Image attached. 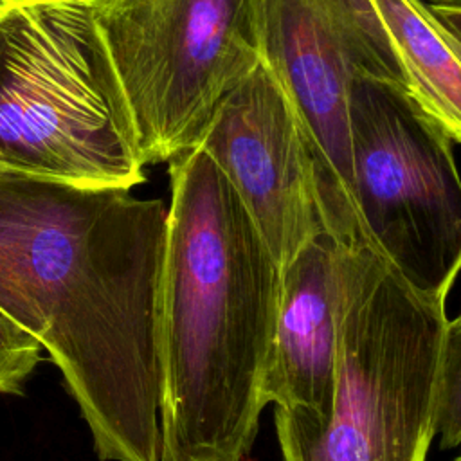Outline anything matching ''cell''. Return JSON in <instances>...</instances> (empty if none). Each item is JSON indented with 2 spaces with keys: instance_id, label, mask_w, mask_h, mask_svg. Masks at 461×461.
Listing matches in <instances>:
<instances>
[{
  "instance_id": "13",
  "label": "cell",
  "mask_w": 461,
  "mask_h": 461,
  "mask_svg": "<svg viewBox=\"0 0 461 461\" xmlns=\"http://www.w3.org/2000/svg\"><path fill=\"white\" fill-rule=\"evenodd\" d=\"M434 7L439 9H450V11H461V0H423Z\"/></svg>"
},
{
  "instance_id": "6",
  "label": "cell",
  "mask_w": 461,
  "mask_h": 461,
  "mask_svg": "<svg viewBox=\"0 0 461 461\" xmlns=\"http://www.w3.org/2000/svg\"><path fill=\"white\" fill-rule=\"evenodd\" d=\"M454 146L402 86L353 81L351 194L362 234L411 286L439 297L461 265Z\"/></svg>"
},
{
  "instance_id": "12",
  "label": "cell",
  "mask_w": 461,
  "mask_h": 461,
  "mask_svg": "<svg viewBox=\"0 0 461 461\" xmlns=\"http://www.w3.org/2000/svg\"><path fill=\"white\" fill-rule=\"evenodd\" d=\"M41 355V344L0 310V394H20Z\"/></svg>"
},
{
  "instance_id": "1",
  "label": "cell",
  "mask_w": 461,
  "mask_h": 461,
  "mask_svg": "<svg viewBox=\"0 0 461 461\" xmlns=\"http://www.w3.org/2000/svg\"><path fill=\"white\" fill-rule=\"evenodd\" d=\"M167 207L0 175V310L49 353L101 461H158Z\"/></svg>"
},
{
  "instance_id": "14",
  "label": "cell",
  "mask_w": 461,
  "mask_h": 461,
  "mask_svg": "<svg viewBox=\"0 0 461 461\" xmlns=\"http://www.w3.org/2000/svg\"><path fill=\"white\" fill-rule=\"evenodd\" d=\"M4 2H5V0H0V5H2V4H4Z\"/></svg>"
},
{
  "instance_id": "3",
  "label": "cell",
  "mask_w": 461,
  "mask_h": 461,
  "mask_svg": "<svg viewBox=\"0 0 461 461\" xmlns=\"http://www.w3.org/2000/svg\"><path fill=\"white\" fill-rule=\"evenodd\" d=\"M94 4L0 5V175L128 189L146 180Z\"/></svg>"
},
{
  "instance_id": "9",
  "label": "cell",
  "mask_w": 461,
  "mask_h": 461,
  "mask_svg": "<svg viewBox=\"0 0 461 461\" xmlns=\"http://www.w3.org/2000/svg\"><path fill=\"white\" fill-rule=\"evenodd\" d=\"M344 241L317 232L283 268L274 337L261 380V405L274 421L321 430L331 412Z\"/></svg>"
},
{
  "instance_id": "7",
  "label": "cell",
  "mask_w": 461,
  "mask_h": 461,
  "mask_svg": "<svg viewBox=\"0 0 461 461\" xmlns=\"http://www.w3.org/2000/svg\"><path fill=\"white\" fill-rule=\"evenodd\" d=\"M263 59L312 142L326 230L342 241L366 240L351 194V85L364 76L405 90L369 2L267 0Z\"/></svg>"
},
{
  "instance_id": "4",
  "label": "cell",
  "mask_w": 461,
  "mask_h": 461,
  "mask_svg": "<svg viewBox=\"0 0 461 461\" xmlns=\"http://www.w3.org/2000/svg\"><path fill=\"white\" fill-rule=\"evenodd\" d=\"M447 322V297L411 286L367 240L344 241L330 420L276 425L283 461H427Z\"/></svg>"
},
{
  "instance_id": "8",
  "label": "cell",
  "mask_w": 461,
  "mask_h": 461,
  "mask_svg": "<svg viewBox=\"0 0 461 461\" xmlns=\"http://www.w3.org/2000/svg\"><path fill=\"white\" fill-rule=\"evenodd\" d=\"M196 146L230 182L281 272L326 230L312 142L265 59L218 104Z\"/></svg>"
},
{
  "instance_id": "5",
  "label": "cell",
  "mask_w": 461,
  "mask_h": 461,
  "mask_svg": "<svg viewBox=\"0 0 461 461\" xmlns=\"http://www.w3.org/2000/svg\"><path fill=\"white\" fill-rule=\"evenodd\" d=\"M267 0H95L144 164L194 148L261 61Z\"/></svg>"
},
{
  "instance_id": "11",
  "label": "cell",
  "mask_w": 461,
  "mask_h": 461,
  "mask_svg": "<svg viewBox=\"0 0 461 461\" xmlns=\"http://www.w3.org/2000/svg\"><path fill=\"white\" fill-rule=\"evenodd\" d=\"M436 434L441 448L461 439V317L448 319L436 384Z\"/></svg>"
},
{
  "instance_id": "10",
  "label": "cell",
  "mask_w": 461,
  "mask_h": 461,
  "mask_svg": "<svg viewBox=\"0 0 461 461\" xmlns=\"http://www.w3.org/2000/svg\"><path fill=\"white\" fill-rule=\"evenodd\" d=\"M403 76L409 97L461 140L459 13L423 0H367Z\"/></svg>"
},
{
  "instance_id": "2",
  "label": "cell",
  "mask_w": 461,
  "mask_h": 461,
  "mask_svg": "<svg viewBox=\"0 0 461 461\" xmlns=\"http://www.w3.org/2000/svg\"><path fill=\"white\" fill-rule=\"evenodd\" d=\"M158 461H243L254 443L281 268L200 148L169 158Z\"/></svg>"
}]
</instances>
